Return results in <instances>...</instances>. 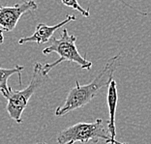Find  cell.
Wrapping results in <instances>:
<instances>
[{"instance_id":"8","label":"cell","mask_w":151,"mask_h":144,"mask_svg":"<svg viewBox=\"0 0 151 144\" xmlns=\"http://www.w3.org/2000/svg\"><path fill=\"white\" fill-rule=\"evenodd\" d=\"M24 70V67L17 65L14 68H0V93L3 95V97L7 98L11 91V87L8 86V80L10 77L17 74L19 75V83H22V72Z\"/></svg>"},{"instance_id":"12","label":"cell","mask_w":151,"mask_h":144,"mask_svg":"<svg viewBox=\"0 0 151 144\" xmlns=\"http://www.w3.org/2000/svg\"><path fill=\"white\" fill-rule=\"evenodd\" d=\"M36 144H47V143H36Z\"/></svg>"},{"instance_id":"6","label":"cell","mask_w":151,"mask_h":144,"mask_svg":"<svg viewBox=\"0 0 151 144\" xmlns=\"http://www.w3.org/2000/svg\"><path fill=\"white\" fill-rule=\"evenodd\" d=\"M76 19H77L76 16L68 15L63 21H61L52 26L47 25V24H45V23H39V24L36 26L35 32L29 37H22V39L19 40V44H23L26 43H36L38 44H46L51 39V37L53 36V33L55 32L56 30L60 29L61 27H63L64 25L70 23L71 21H75Z\"/></svg>"},{"instance_id":"4","label":"cell","mask_w":151,"mask_h":144,"mask_svg":"<svg viewBox=\"0 0 151 144\" xmlns=\"http://www.w3.org/2000/svg\"><path fill=\"white\" fill-rule=\"evenodd\" d=\"M42 65L37 62L34 66L33 75L31 81L29 82L28 86L25 87L23 90H15L11 89L10 94L6 99L8 100L6 110L9 113L10 117L18 124L22 123V112L24 111L27 105H28L29 99L35 93V91L39 88L43 82L46 81L47 75H44L42 71Z\"/></svg>"},{"instance_id":"9","label":"cell","mask_w":151,"mask_h":144,"mask_svg":"<svg viewBox=\"0 0 151 144\" xmlns=\"http://www.w3.org/2000/svg\"><path fill=\"white\" fill-rule=\"evenodd\" d=\"M62 4L67 6V7H70V8L74 9V10H77V11L80 12V14L81 16H85V18H88L89 15H90V11H89V8L88 9H83L82 7L80 5V3L78 2V0H61Z\"/></svg>"},{"instance_id":"1","label":"cell","mask_w":151,"mask_h":144,"mask_svg":"<svg viewBox=\"0 0 151 144\" xmlns=\"http://www.w3.org/2000/svg\"><path fill=\"white\" fill-rule=\"evenodd\" d=\"M119 58V54L109 58L103 70L96 75V77L90 83L81 85L78 80L76 81V86L69 91L64 104L56 108L55 115L60 117L71 111L84 107L92 101V99L99 93L102 88L109 86V84L112 80L113 74L117 67Z\"/></svg>"},{"instance_id":"7","label":"cell","mask_w":151,"mask_h":144,"mask_svg":"<svg viewBox=\"0 0 151 144\" xmlns=\"http://www.w3.org/2000/svg\"><path fill=\"white\" fill-rule=\"evenodd\" d=\"M118 102L117 85L114 80H111L109 84L107 94V104L109 108V120L107 121V129L109 135V142L108 144H128L125 142H119L116 139V128H115V113Z\"/></svg>"},{"instance_id":"2","label":"cell","mask_w":151,"mask_h":144,"mask_svg":"<svg viewBox=\"0 0 151 144\" xmlns=\"http://www.w3.org/2000/svg\"><path fill=\"white\" fill-rule=\"evenodd\" d=\"M50 40V44L43 49V54L47 55L50 53L55 52L59 55V58L53 63H46L42 65V71L44 75H47L54 67H56L63 61L77 63L81 69L90 70L92 68V62L86 60L85 57L81 56L80 51L78 50L77 44H76L77 37L75 35H70L67 29H62L61 37L59 39L51 37Z\"/></svg>"},{"instance_id":"5","label":"cell","mask_w":151,"mask_h":144,"mask_svg":"<svg viewBox=\"0 0 151 144\" xmlns=\"http://www.w3.org/2000/svg\"><path fill=\"white\" fill-rule=\"evenodd\" d=\"M37 8L34 0H26L14 6H0V29L6 32L13 31L24 14L35 11Z\"/></svg>"},{"instance_id":"3","label":"cell","mask_w":151,"mask_h":144,"mask_svg":"<svg viewBox=\"0 0 151 144\" xmlns=\"http://www.w3.org/2000/svg\"><path fill=\"white\" fill-rule=\"evenodd\" d=\"M56 140L58 144H75L76 142L82 144L97 143L99 140H104L106 143H109V135L107 123L99 118L95 122H80L72 125L59 133Z\"/></svg>"},{"instance_id":"10","label":"cell","mask_w":151,"mask_h":144,"mask_svg":"<svg viewBox=\"0 0 151 144\" xmlns=\"http://www.w3.org/2000/svg\"><path fill=\"white\" fill-rule=\"evenodd\" d=\"M118 1H120L122 3L123 5H125L126 7H128V8H130L131 10H133L134 12H136L137 14H139V15H142V16H147V13L146 12H142L140 10H139V9H137V8H135V7H133V6H131L130 4H128V3H126L124 0H118Z\"/></svg>"},{"instance_id":"11","label":"cell","mask_w":151,"mask_h":144,"mask_svg":"<svg viewBox=\"0 0 151 144\" xmlns=\"http://www.w3.org/2000/svg\"><path fill=\"white\" fill-rule=\"evenodd\" d=\"M3 32L1 29H0V44H2L3 42H4V36H3Z\"/></svg>"}]
</instances>
